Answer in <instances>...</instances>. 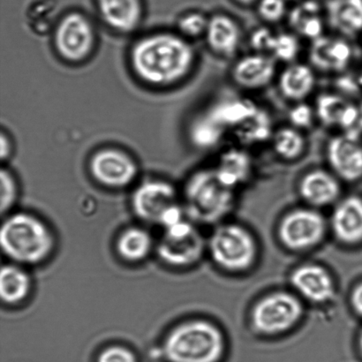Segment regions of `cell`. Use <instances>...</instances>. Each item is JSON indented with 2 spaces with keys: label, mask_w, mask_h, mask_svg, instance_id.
Segmentation results:
<instances>
[{
  "label": "cell",
  "mask_w": 362,
  "mask_h": 362,
  "mask_svg": "<svg viewBox=\"0 0 362 362\" xmlns=\"http://www.w3.org/2000/svg\"><path fill=\"white\" fill-rule=\"evenodd\" d=\"M129 62L134 76L148 87L165 88L184 83L193 74L197 52L178 32H158L138 39Z\"/></svg>",
  "instance_id": "6da1fadb"
},
{
  "label": "cell",
  "mask_w": 362,
  "mask_h": 362,
  "mask_svg": "<svg viewBox=\"0 0 362 362\" xmlns=\"http://www.w3.org/2000/svg\"><path fill=\"white\" fill-rule=\"evenodd\" d=\"M4 253L18 264H35L51 255L54 238L47 226L35 216L19 213L8 216L0 230Z\"/></svg>",
  "instance_id": "7a4b0ae2"
},
{
  "label": "cell",
  "mask_w": 362,
  "mask_h": 362,
  "mask_svg": "<svg viewBox=\"0 0 362 362\" xmlns=\"http://www.w3.org/2000/svg\"><path fill=\"white\" fill-rule=\"evenodd\" d=\"M223 341L214 325L202 321L181 325L165 339V356L171 362H216L221 356Z\"/></svg>",
  "instance_id": "3957f363"
},
{
  "label": "cell",
  "mask_w": 362,
  "mask_h": 362,
  "mask_svg": "<svg viewBox=\"0 0 362 362\" xmlns=\"http://www.w3.org/2000/svg\"><path fill=\"white\" fill-rule=\"evenodd\" d=\"M185 194L188 215L202 223L218 221L233 205V189L219 180L214 168L193 173L187 180Z\"/></svg>",
  "instance_id": "277c9868"
},
{
  "label": "cell",
  "mask_w": 362,
  "mask_h": 362,
  "mask_svg": "<svg viewBox=\"0 0 362 362\" xmlns=\"http://www.w3.org/2000/svg\"><path fill=\"white\" fill-rule=\"evenodd\" d=\"M52 45L59 59L71 65L86 62L97 46V31L84 14L69 13L57 21L52 32Z\"/></svg>",
  "instance_id": "5b68a950"
},
{
  "label": "cell",
  "mask_w": 362,
  "mask_h": 362,
  "mask_svg": "<svg viewBox=\"0 0 362 362\" xmlns=\"http://www.w3.org/2000/svg\"><path fill=\"white\" fill-rule=\"evenodd\" d=\"M92 178L102 186L123 188L136 179L139 168L133 156L122 148L105 147L95 151L88 160Z\"/></svg>",
  "instance_id": "8992f818"
},
{
  "label": "cell",
  "mask_w": 362,
  "mask_h": 362,
  "mask_svg": "<svg viewBox=\"0 0 362 362\" xmlns=\"http://www.w3.org/2000/svg\"><path fill=\"white\" fill-rule=\"evenodd\" d=\"M213 258L230 271H243L250 267L255 257L253 239L236 226H223L216 230L211 240Z\"/></svg>",
  "instance_id": "52a82bcc"
},
{
  "label": "cell",
  "mask_w": 362,
  "mask_h": 362,
  "mask_svg": "<svg viewBox=\"0 0 362 362\" xmlns=\"http://www.w3.org/2000/svg\"><path fill=\"white\" fill-rule=\"evenodd\" d=\"M204 250V240L189 223L180 221L165 229L159 240L158 253L165 264L183 267L197 262Z\"/></svg>",
  "instance_id": "ba28073f"
},
{
  "label": "cell",
  "mask_w": 362,
  "mask_h": 362,
  "mask_svg": "<svg viewBox=\"0 0 362 362\" xmlns=\"http://www.w3.org/2000/svg\"><path fill=\"white\" fill-rule=\"evenodd\" d=\"M310 42L308 63L317 73L342 74L352 66L356 49L350 39L336 34H325Z\"/></svg>",
  "instance_id": "9c48e42d"
},
{
  "label": "cell",
  "mask_w": 362,
  "mask_h": 362,
  "mask_svg": "<svg viewBox=\"0 0 362 362\" xmlns=\"http://www.w3.org/2000/svg\"><path fill=\"white\" fill-rule=\"evenodd\" d=\"M279 62L272 56L251 52L234 59L229 78L234 87L244 92L265 90L275 83Z\"/></svg>",
  "instance_id": "30bf717a"
},
{
  "label": "cell",
  "mask_w": 362,
  "mask_h": 362,
  "mask_svg": "<svg viewBox=\"0 0 362 362\" xmlns=\"http://www.w3.org/2000/svg\"><path fill=\"white\" fill-rule=\"evenodd\" d=\"M325 157L339 179L354 182L362 179V143L358 133H336L326 141Z\"/></svg>",
  "instance_id": "8fae6325"
},
{
  "label": "cell",
  "mask_w": 362,
  "mask_h": 362,
  "mask_svg": "<svg viewBox=\"0 0 362 362\" xmlns=\"http://www.w3.org/2000/svg\"><path fill=\"white\" fill-rule=\"evenodd\" d=\"M317 122L337 133H357L361 127L360 105L338 91H324L315 101Z\"/></svg>",
  "instance_id": "7c38bea8"
},
{
  "label": "cell",
  "mask_w": 362,
  "mask_h": 362,
  "mask_svg": "<svg viewBox=\"0 0 362 362\" xmlns=\"http://www.w3.org/2000/svg\"><path fill=\"white\" fill-rule=\"evenodd\" d=\"M303 308L287 293H275L257 304L253 313L255 328L266 334L286 331L299 320Z\"/></svg>",
  "instance_id": "4fadbf2b"
},
{
  "label": "cell",
  "mask_w": 362,
  "mask_h": 362,
  "mask_svg": "<svg viewBox=\"0 0 362 362\" xmlns=\"http://www.w3.org/2000/svg\"><path fill=\"white\" fill-rule=\"evenodd\" d=\"M177 205L175 187L168 181H144L134 190L132 206L134 213L144 221L160 225L166 213Z\"/></svg>",
  "instance_id": "5bb4252c"
},
{
  "label": "cell",
  "mask_w": 362,
  "mask_h": 362,
  "mask_svg": "<svg viewBox=\"0 0 362 362\" xmlns=\"http://www.w3.org/2000/svg\"><path fill=\"white\" fill-rule=\"evenodd\" d=\"M204 38L212 54L219 59H235L243 44V27L230 13H215L209 17Z\"/></svg>",
  "instance_id": "9a60e30c"
},
{
  "label": "cell",
  "mask_w": 362,
  "mask_h": 362,
  "mask_svg": "<svg viewBox=\"0 0 362 362\" xmlns=\"http://www.w3.org/2000/svg\"><path fill=\"white\" fill-rule=\"evenodd\" d=\"M325 221L317 212L297 211L286 216L280 226V238L293 250H305L317 244L324 236Z\"/></svg>",
  "instance_id": "2e32d148"
},
{
  "label": "cell",
  "mask_w": 362,
  "mask_h": 362,
  "mask_svg": "<svg viewBox=\"0 0 362 362\" xmlns=\"http://www.w3.org/2000/svg\"><path fill=\"white\" fill-rule=\"evenodd\" d=\"M317 71L308 62L287 64L276 76L279 94L291 104L308 101L317 88Z\"/></svg>",
  "instance_id": "e0dca14e"
},
{
  "label": "cell",
  "mask_w": 362,
  "mask_h": 362,
  "mask_svg": "<svg viewBox=\"0 0 362 362\" xmlns=\"http://www.w3.org/2000/svg\"><path fill=\"white\" fill-rule=\"evenodd\" d=\"M324 13L333 34L350 40L362 34V0H326Z\"/></svg>",
  "instance_id": "ac0fdd59"
},
{
  "label": "cell",
  "mask_w": 362,
  "mask_h": 362,
  "mask_svg": "<svg viewBox=\"0 0 362 362\" xmlns=\"http://www.w3.org/2000/svg\"><path fill=\"white\" fill-rule=\"evenodd\" d=\"M260 107L250 98L228 97L212 102L204 110L227 134H233L253 117Z\"/></svg>",
  "instance_id": "d6986e66"
},
{
  "label": "cell",
  "mask_w": 362,
  "mask_h": 362,
  "mask_svg": "<svg viewBox=\"0 0 362 362\" xmlns=\"http://www.w3.org/2000/svg\"><path fill=\"white\" fill-rule=\"evenodd\" d=\"M98 7L106 26L117 33H133L143 19L141 0H98Z\"/></svg>",
  "instance_id": "ffe728a7"
},
{
  "label": "cell",
  "mask_w": 362,
  "mask_h": 362,
  "mask_svg": "<svg viewBox=\"0 0 362 362\" xmlns=\"http://www.w3.org/2000/svg\"><path fill=\"white\" fill-rule=\"evenodd\" d=\"M216 175L230 189L250 180L254 170V161L248 148L236 145L225 148L218 156L214 168Z\"/></svg>",
  "instance_id": "44dd1931"
},
{
  "label": "cell",
  "mask_w": 362,
  "mask_h": 362,
  "mask_svg": "<svg viewBox=\"0 0 362 362\" xmlns=\"http://www.w3.org/2000/svg\"><path fill=\"white\" fill-rule=\"evenodd\" d=\"M286 19L293 33L310 42L324 35L327 27L324 11L315 0H308L293 6L289 10Z\"/></svg>",
  "instance_id": "7402d4cb"
},
{
  "label": "cell",
  "mask_w": 362,
  "mask_h": 362,
  "mask_svg": "<svg viewBox=\"0 0 362 362\" xmlns=\"http://www.w3.org/2000/svg\"><path fill=\"white\" fill-rule=\"evenodd\" d=\"M303 197L314 205H327L338 198L339 178L331 170L311 169L305 173L300 182Z\"/></svg>",
  "instance_id": "603a6c76"
},
{
  "label": "cell",
  "mask_w": 362,
  "mask_h": 362,
  "mask_svg": "<svg viewBox=\"0 0 362 362\" xmlns=\"http://www.w3.org/2000/svg\"><path fill=\"white\" fill-rule=\"evenodd\" d=\"M292 283L303 296L315 303H325L334 293L331 276L318 266H303L296 269L292 276Z\"/></svg>",
  "instance_id": "cb8c5ba5"
},
{
  "label": "cell",
  "mask_w": 362,
  "mask_h": 362,
  "mask_svg": "<svg viewBox=\"0 0 362 362\" xmlns=\"http://www.w3.org/2000/svg\"><path fill=\"white\" fill-rule=\"evenodd\" d=\"M269 144L276 157L286 163L300 160L308 150L306 134L289 124L275 127Z\"/></svg>",
  "instance_id": "d4e9b609"
},
{
  "label": "cell",
  "mask_w": 362,
  "mask_h": 362,
  "mask_svg": "<svg viewBox=\"0 0 362 362\" xmlns=\"http://www.w3.org/2000/svg\"><path fill=\"white\" fill-rule=\"evenodd\" d=\"M333 229L336 236L346 243L362 240V200L352 197L346 199L333 215Z\"/></svg>",
  "instance_id": "484cf974"
},
{
  "label": "cell",
  "mask_w": 362,
  "mask_h": 362,
  "mask_svg": "<svg viewBox=\"0 0 362 362\" xmlns=\"http://www.w3.org/2000/svg\"><path fill=\"white\" fill-rule=\"evenodd\" d=\"M275 127L271 113L261 106L253 117L234 131L233 136L237 145L250 148L269 143Z\"/></svg>",
  "instance_id": "4316f807"
},
{
  "label": "cell",
  "mask_w": 362,
  "mask_h": 362,
  "mask_svg": "<svg viewBox=\"0 0 362 362\" xmlns=\"http://www.w3.org/2000/svg\"><path fill=\"white\" fill-rule=\"evenodd\" d=\"M187 134L194 148L197 150L209 151L218 147L227 132L202 110L191 120Z\"/></svg>",
  "instance_id": "83f0119b"
},
{
  "label": "cell",
  "mask_w": 362,
  "mask_h": 362,
  "mask_svg": "<svg viewBox=\"0 0 362 362\" xmlns=\"http://www.w3.org/2000/svg\"><path fill=\"white\" fill-rule=\"evenodd\" d=\"M30 276L16 265L3 266L0 273V294L4 303L17 304L26 299L30 292Z\"/></svg>",
  "instance_id": "f1b7e54d"
},
{
  "label": "cell",
  "mask_w": 362,
  "mask_h": 362,
  "mask_svg": "<svg viewBox=\"0 0 362 362\" xmlns=\"http://www.w3.org/2000/svg\"><path fill=\"white\" fill-rule=\"evenodd\" d=\"M152 239L150 233L141 228H129L122 233L117 241V251L129 262L144 260L150 253Z\"/></svg>",
  "instance_id": "f546056e"
},
{
  "label": "cell",
  "mask_w": 362,
  "mask_h": 362,
  "mask_svg": "<svg viewBox=\"0 0 362 362\" xmlns=\"http://www.w3.org/2000/svg\"><path fill=\"white\" fill-rule=\"evenodd\" d=\"M301 51L300 37L292 31L276 32L269 56L279 63L287 64L297 62Z\"/></svg>",
  "instance_id": "4dcf8cb0"
},
{
  "label": "cell",
  "mask_w": 362,
  "mask_h": 362,
  "mask_svg": "<svg viewBox=\"0 0 362 362\" xmlns=\"http://www.w3.org/2000/svg\"><path fill=\"white\" fill-rule=\"evenodd\" d=\"M209 17L198 11L184 13L177 21V31L187 40L204 37L209 23Z\"/></svg>",
  "instance_id": "1f68e13d"
},
{
  "label": "cell",
  "mask_w": 362,
  "mask_h": 362,
  "mask_svg": "<svg viewBox=\"0 0 362 362\" xmlns=\"http://www.w3.org/2000/svg\"><path fill=\"white\" fill-rule=\"evenodd\" d=\"M287 124L304 132L312 129L315 123L317 122L314 105H310L308 101L292 104L287 112Z\"/></svg>",
  "instance_id": "d6a6232c"
},
{
  "label": "cell",
  "mask_w": 362,
  "mask_h": 362,
  "mask_svg": "<svg viewBox=\"0 0 362 362\" xmlns=\"http://www.w3.org/2000/svg\"><path fill=\"white\" fill-rule=\"evenodd\" d=\"M257 16L265 25H275L286 19L289 10L286 0H259Z\"/></svg>",
  "instance_id": "836d02e7"
},
{
  "label": "cell",
  "mask_w": 362,
  "mask_h": 362,
  "mask_svg": "<svg viewBox=\"0 0 362 362\" xmlns=\"http://www.w3.org/2000/svg\"><path fill=\"white\" fill-rule=\"evenodd\" d=\"M275 34L276 32L272 30L268 25L255 28L247 39L251 51L269 55Z\"/></svg>",
  "instance_id": "e575fe53"
},
{
  "label": "cell",
  "mask_w": 362,
  "mask_h": 362,
  "mask_svg": "<svg viewBox=\"0 0 362 362\" xmlns=\"http://www.w3.org/2000/svg\"><path fill=\"white\" fill-rule=\"evenodd\" d=\"M0 188H1V195H0V208H1L2 214L8 211L13 207L17 198V182L16 178L9 169L2 168L0 173Z\"/></svg>",
  "instance_id": "d590c367"
},
{
  "label": "cell",
  "mask_w": 362,
  "mask_h": 362,
  "mask_svg": "<svg viewBox=\"0 0 362 362\" xmlns=\"http://www.w3.org/2000/svg\"><path fill=\"white\" fill-rule=\"evenodd\" d=\"M98 362H136L132 352L122 346H111L103 351Z\"/></svg>",
  "instance_id": "8d00e7d4"
},
{
  "label": "cell",
  "mask_w": 362,
  "mask_h": 362,
  "mask_svg": "<svg viewBox=\"0 0 362 362\" xmlns=\"http://www.w3.org/2000/svg\"><path fill=\"white\" fill-rule=\"evenodd\" d=\"M0 147H1L0 157H1L2 162L8 161L13 157L14 144L10 134L5 129H2L1 136H0Z\"/></svg>",
  "instance_id": "74e56055"
},
{
  "label": "cell",
  "mask_w": 362,
  "mask_h": 362,
  "mask_svg": "<svg viewBox=\"0 0 362 362\" xmlns=\"http://www.w3.org/2000/svg\"><path fill=\"white\" fill-rule=\"evenodd\" d=\"M352 300L354 310L362 315V284L354 290Z\"/></svg>",
  "instance_id": "f35d334b"
},
{
  "label": "cell",
  "mask_w": 362,
  "mask_h": 362,
  "mask_svg": "<svg viewBox=\"0 0 362 362\" xmlns=\"http://www.w3.org/2000/svg\"><path fill=\"white\" fill-rule=\"evenodd\" d=\"M234 2H236L238 5L241 6H250L252 5H257L259 0H233Z\"/></svg>",
  "instance_id": "ab89813d"
},
{
  "label": "cell",
  "mask_w": 362,
  "mask_h": 362,
  "mask_svg": "<svg viewBox=\"0 0 362 362\" xmlns=\"http://www.w3.org/2000/svg\"><path fill=\"white\" fill-rule=\"evenodd\" d=\"M358 83H359L360 87L362 88V70L361 71L360 76H358Z\"/></svg>",
  "instance_id": "60d3db41"
},
{
  "label": "cell",
  "mask_w": 362,
  "mask_h": 362,
  "mask_svg": "<svg viewBox=\"0 0 362 362\" xmlns=\"http://www.w3.org/2000/svg\"><path fill=\"white\" fill-rule=\"evenodd\" d=\"M361 351H362V334H361Z\"/></svg>",
  "instance_id": "b9f144b4"
}]
</instances>
